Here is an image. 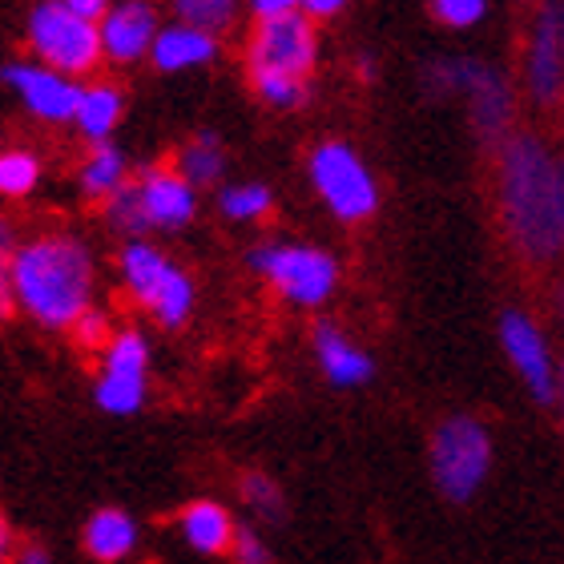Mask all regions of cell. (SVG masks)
<instances>
[{
	"mask_svg": "<svg viewBox=\"0 0 564 564\" xmlns=\"http://www.w3.org/2000/svg\"><path fill=\"white\" fill-rule=\"evenodd\" d=\"M496 206L520 259L544 267L564 254V153L517 130L496 150Z\"/></svg>",
	"mask_w": 564,
	"mask_h": 564,
	"instance_id": "cell-1",
	"label": "cell"
},
{
	"mask_svg": "<svg viewBox=\"0 0 564 564\" xmlns=\"http://www.w3.org/2000/svg\"><path fill=\"white\" fill-rule=\"evenodd\" d=\"M94 250L69 230L24 238L4 259V311H21L45 330H73L94 303Z\"/></svg>",
	"mask_w": 564,
	"mask_h": 564,
	"instance_id": "cell-2",
	"label": "cell"
},
{
	"mask_svg": "<svg viewBox=\"0 0 564 564\" xmlns=\"http://www.w3.org/2000/svg\"><path fill=\"white\" fill-rule=\"evenodd\" d=\"M420 85L427 97H464L471 130L484 145L500 150L512 138L517 121V94L505 69L480 57H435L420 69Z\"/></svg>",
	"mask_w": 564,
	"mask_h": 564,
	"instance_id": "cell-3",
	"label": "cell"
},
{
	"mask_svg": "<svg viewBox=\"0 0 564 564\" xmlns=\"http://www.w3.org/2000/svg\"><path fill=\"white\" fill-rule=\"evenodd\" d=\"M24 48L33 61L69 73L77 82H94V73L106 65L97 21H85L53 0H36L33 9L24 12Z\"/></svg>",
	"mask_w": 564,
	"mask_h": 564,
	"instance_id": "cell-4",
	"label": "cell"
},
{
	"mask_svg": "<svg viewBox=\"0 0 564 564\" xmlns=\"http://www.w3.org/2000/svg\"><path fill=\"white\" fill-rule=\"evenodd\" d=\"M247 267L259 274L282 303L315 311L339 286V259L311 242H259L250 247Z\"/></svg>",
	"mask_w": 564,
	"mask_h": 564,
	"instance_id": "cell-5",
	"label": "cell"
},
{
	"mask_svg": "<svg viewBox=\"0 0 564 564\" xmlns=\"http://www.w3.org/2000/svg\"><path fill=\"white\" fill-rule=\"evenodd\" d=\"M306 177L318 202L327 206L339 223L359 226L379 210V182L371 174V165L351 141L327 138L311 145L306 153Z\"/></svg>",
	"mask_w": 564,
	"mask_h": 564,
	"instance_id": "cell-6",
	"label": "cell"
},
{
	"mask_svg": "<svg viewBox=\"0 0 564 564\" xmlns=\"http://www.w3.org/2000/svg\"><path fill=\"white\" fill-rule=\"evenodd\" d=\"M118 274L121 286L133 303L145 306L165 330L186 327V318L194 315V279H189L177 262H170L162 250L138 238V242H126L118 254Z\"/></svg>",
	"mask_w": 564,
	"mask_h": 564,
	"instance_id": "cell-7",
	"label": "cell"
},
{
	"mask_svg": "<svg viewBox=\"0 0 564 564\" xmlns=\"http://www.w3.org/2000/svg\"><path fill=\"white\" fill-rule=\"evenodd\" d=\"M427 464L435 488L452 505H468L492 471V432L476 415H452L432 432Z\"/></svg>",
	"mask_w": 564,
	"mask_h": 564,
	"instance_id": "cell-8",
	"label": "cell"
},
{
	"mask_svg": "<svg viewBox=\"0 0 564 564\" xmlns=\"http://www.w3.org/2000/svg\"><path fill=\"white\" fill-rule=\"evenodd\" d=\"M247 77H291L311 82L323 57L318 24L303 12L282 21H259L247 36Z\"/></svg>",
	"mask_w": 564,
	"mask_h": 564,
	"instance_id": "cell-9",
	"label": "cell"
},
{
	"mask_svg": "<svg viewBox=\"0 0 564 564\" xmlns=\"http://www.w3.org/2000/svg\"><path fill=\"white\" fill-rule=\"evenodd\" d=\"M145 391H150V343L141 330L126 327L101 351L94 400L109 415H133L145 408Z\"/></svg>",
	"mask_w": 564,
	"mask_h": 564,
	"instance_id": "cell-10",
	"label": "cell"
},
{
	"mask_svg": "<svg viewBox=\"0 0 564 564\" xmlns=\"http://www.w3.org/2000/svg\"><path fill=\"white\" fill-rule=\"evenodd\" d=\"M496 335H500L508 364H512V371L520 376V383H524L532 400L544 403V408L556 403V395H561V367H556L553 347L544 339L541 323L524 315V311H505Z\"/></svg>",
	"mask_w": 564,
	"mask_h": 564,
	"instance_id": "cell-11",
	"label": "cell"
},
{
	"mask_svg": "<svg viewBox=\"0 0 564 564\" xmlns=\"http://www.w3.org/2000/svg\"><path fill=\"white\" fill-rule=\"evenodd\" d=\"M4 85H9L21 109L29 118L45 121V126H73L77 106H82L85 82L41 65V61H9L4 65Z\"/></svg>",
	"mask_w": 564,
	"mask_h": 564,
	"instance_id": "cell-12",
	"label": "cell"
},
{
	"mask_svg": "<svg viewBox=\"0 0 564 564\" xmlns=\"http://www.w3.org/2000/svg\"><path fill=\"white\" fill-rule=\"evenodd\" d=\"M520 77L524 94L536 109H561L564 106V53L561 33H556L553 0L541 4L524 33V53H520Z\"/></svg>",
	"mask_w": 564,
	"mask_h": 564,
	"instance_id": "cell-13",
	"label": "cell"
},
{
	"mask_svg": "<svg viewBox=\"0 0 564 564\" xmlns=\"http://www.w3.org/2000/svg\"><path fill=\"white\" fill-rule=\"evenodd\" d=\"M162 24L165 21L153 0H113V9L97 21L106 61L109 65H118V69H130V65L150 61Z\"/></svg>",
	"mask_w": 564,
	"mask_h": 564,
	"instance_id": "cell-14",
	"label": "cell"
},
{
	"mask_svg": "<svg viewBox=\"0 0 564 564\" xmlns=\"http://www.w3.org/2000/svg\"><path fill=\"white\" fill-rule=\"evenodd\" d=\"M141 202L150 214L153 230H186L198 214V186H189L177 174L174 162H153L138 174Z\"/></svg>",
	"mask_w": 564,
	"mask_h": 564,
	"instance_id": "cell-15",
	"label": "cell"
},
{
	"mask_svg": "<svg viewBox=\"0 0 564 564\" xmlns=\"http://www.w3.org/2000/svg\"><path fill=\"white\" fill-rule=\"evenodd\" d=\"M223 53V36L202 33V29H189V24L165 21L162 33H158V45L150 53V65L158 73H194L214 65Z\"/></svg>",
	"mask_w": 564,
	"mask_h": 564,
	"instance_id": "cell-16",
	"label": "cell"
},
{
	"mask_svg": "<svg viewBox=\"0 0 564 564\" xmlns=\"http://www.w3.org/2000/svg\"><path fill=\"white\" fill-rule=\"evenodd\" d=\"M311 347H315V359L323 367L330 388H364L376 376V364L364 347H355L347 335H343L335 323H315V335H311Z\"/></svg>",
	"mask_w": 564,
	"mask_h": 564,
	"instance_id": "cell-17",
	"label": "cell"
},
{
	"mask_svg": "<svg viewBox=\"0 0 564 564\" xmlns=\"http://www.w3.org/2000/svg\"><path fill=\"white\" fill-rule=\"evenodd\" d=\"M126 118V89L109 77H94L85 82L82 106H77V118H73V130L77 138L89 141V145H101V141H113V130Z\"/></svg>",
	"mask_w": 564,
	"mask_h": 564,
	"instance_id": "cell-18",
	"label": "cell"
},
{
	"mask_svg": "<svg viewBox=\"0 0 564 564\" xmlns=\"http://www.w3.org/2000/svg\"><path fill=\"white\" fill-rule=\"evenodd\" d=\"M130 158L121 145L113 141H101V145H89L85 158L77 162V189H82L85 202H94V206H106L118 189L130 186Z\"/></svg>",
	"mask_w": 564,
	"mask_h": 564,
	"instance_id": "cell-19",
	"label": "cell"
},
{
	"mask_svg": "<svg viewBox=\"0 0 564 564\" xmlns=\"http://www.w3.org/2000/svg\"><path fill=\"white\" fill-rule=\"evenodd\" d=\"M177 529H182V536H186V544L194 553H206V556L230 553L238 536L235 517L218 500H189L182 508V517H177Z\"/></svg>",
	"mask_w": 564,
	"mask_h": 564,
	"instance_id": "cell-20",
	"label": "cell"
},
{
	"mask_svg": "<svg viewBox=\"0 0 564 564\" xmlns=\"http://www.w3.org/2000/svg\"><path fill=\"white\" fill-rule=\"evenodd\" d=\"M82 544L97 564L126 561L138 549V520L130 512H121V508H101V512L85 520Z\"/></svg>",
	"mask_w": 564,
	"mask_h": 564,
	"instance_id": "cell-21",
	"label": "cell"
},
{
	"mask_svg": "<svg viewBox=\"0 0 564 564\" xmlns=\"http://www.w3.org/2000/svg\"><path fill=\"white\" fill-rule=\"evenodd\" d=\"M174 165L189 186H198V189H210V186L223 189L226 186L223 182L226 177V150H223V138H218L214 130L194 133V138L174 153Z\"/></svg>",
	"mask_w": 564,
	"mask_h": 564,
	"instance_id": "cell-22",
	"label": "cell"
},
{
	"mask_svg": "<svg viewBox=\"0 0 564 564\" xmlns=\"http://www.w3.org/2000/svg\"><path fill=\"white\" fill-rule=\"evenodd\" d=\"M170 21L202 29V33L226 36L238 24V17L247 12V0H162Z\"/></svg>",
	"mask_w": 564,
	"mask_h": 564,
	"instance_id": "cell-23",
	"label": "cell"
},
{
	"mask_svg": "<svg viewBox=\"0 0 564 564\" xmlns=\"http://www.w3.org/2000/svg\"><path fill=\"white\" fill-rule=\"evenodd\" d=\"M274 210V189L262 182H226L218 189V214L226 223H262Z\"/></svg>",
	"mask_w": 564,
	"mask_h": 564,
	"instance_id": "cell-24",
	"label": "cell"
},
{
	"mask_svg": "<svg viewBox=\"0 0 564 564\" xmlns=\"http://www.w3.org/2000/svg\"><path fill=\"white\" fill-rule=\"evenodd\" d=\"M101 218H106L109 230H118L126 242H138V238L150 235L153 223H150V214H145V202H141L138 177H133L126 189H118V194H113V198L101 206Z\"/></svg>",
	"mask_w": 564,
	"mask_h": 564,
	"instance_id": "cell-25",
	"label": "cell"
},
{
	"mask_svg": "<svg viewBox=\"0 0 564 564\" xmlns=\"http://www.w3.org/2000/svg\"><path fill=\"white\" fill-rule=\"evenodd\" d=\"M41 174H45V165H41V158L33 150L9 145L0 153V194L4 198H29L41 186Z\"/></svg>",
	"mask_w": 564,
	"mask_h": 564,
	"instance_id": "cell-26",
	"label": "cell"
},
{
	"mask_svg": "<svg viewBox=\"0 0 564 564\" xmlns=\"http://www.w3.org/2000/svg\"><path fill=\"white\" fill-rule=\"evenodd\" d=\"M238 492H242L247 508L262 520V524H282V517H286V500H282V488L267 476V471H242Z\"/></svg>",
	"mask_w": 564,
	"mask_h": 564,
	"instance_id": "cell-27",
	"label": "cell"
},
{
	"mask_svg": "<svg viewBox=\"0 0 564 564\" xmlns=\"http://www.w3.org/2000/svg\"><path fill=\"white\" fill-rule=\"evenodd\" d=\"M247 82L262 106L279 109V113L303 109L306 97H311V82H291V77H247Z\"/></svg>",
	"mask_w": 564,
	"mask_h": 564,
	"instance_id": "cell-28",
	"label": "cell"
},
{
	"mask_svg": "<svg viewBox=\"0 0 564 564\" xmlns=\"http://www.w3.org/2000/svg\"><path fill=\"white\" fill-rule=\"evenodd\" d=\"M427 9L444 29L464 33V29H476L488 17V0H427Z\"/></svg>",
	"mask_w": 564,
	"mask_h": 564,
	"instance_id": "cell-29",
	"label": "cell"
},
{
	"mask_svg": "<svg viewBox=\"0 0 564 564\" xmlns=\"http://www.w3.org/2000/svg\"><path fill=\"white\" fill-rule=\"evenodd\" d=\"M73 343L77 347H85V351H106L109 343H113V318H109V311H101V306H89L82 318H77V327L69 330Z\"/></svg>",
	"mask_w": 564,
	"mask_h": 564,
	"instance_id": "cell-30",
	"label": "cell"
},
{
	"mask_svg": "<svg viewBox=\"0 0 564 564\" xmlns=\"http://www.w3.org/2000/svg\"><path fill=\"white\" fill-rule=\"evenodd\" d=\"M230 564H274V553H271V544L262 541L259 529L238 524L235 549H230Z\"/></svg>",
	"mask_w": 564,
	"mask_h": 564,
	"instance_id": "cell-31",
	"label": "cell"
},
{
	"mask_svg": "<svg viewBox=\"0 0 564 564\" xmlns=\"http://www.w3.org/2000/svg\"><path fill=\"white\" fill-rule=\"evenodd\" d=\"M247 12L259 24V21H282V17H294V12L303 9H299V0H247Z\"/></svg>",
	"mask_w": 564,
	"mask_h": 564,
	"instance_id": "cell-32",
	"label": "cell"
},
{
	"mask_svg": "<svg viewBox=\"0 0 564 564\" xmlns=\"http://www.w3.org/2000/svg\"><path fill=\"white\" fill-rule=\"evenodd\" d=\"M351 0H299V9H303V17H311V21H335L343 9H347Z\"/></svg>",
	"mask_w": 564,
	"mask_h": 564,
	"instance_id": "cell-33",
	"label": "cell"
},
{
	"mask_svg": "<svg viewBox=\"0 0 564 564\" xmlns=\"http://www.w3.org/2000/svg\"><path fill=\"white\" fill-rule=\"evenodd\" d=\"M53 4L77 12V17H85V21H101V17L113 9V0H53Z\"/></svg>",
	"mask_w": 564,
	"mask_h": 564,
	"instance_id": "cell-34",
	"label": "cell"
},
{
	"mask_svg": "<svg viewBox=\"0 0 564 564\" xmlns=\"http://www.w3.org/2000/svg\"><path fill=\"white\" fill-rule=\"evenodd\" d=\"M12 564H53V556H48L41 544H24L21 553L12 556Z\"/></svg>",
	"mask_w": 564,
	"mask_h": 564,
	"instance_id": "cell-35",
	"label": "cell"
},
{
	"mask_svg": "<svg viewBox=\"0 0 564 564\" xmlns=\"http://www.w3.org/2000/svg\"><path fill=\"white\" fill-rule=\"evenodd\" d=\"M355 69H359V77H376L379 65H376V57H371V53H359V57H355Z\"/></svg>",
	"mask_w": 564,
	"mask_h": 564,
	"instance_id": "cell-36",
	"label": "cell"
},
{
	"mask_svg": "<svg viewBox=\"0 0 564 564\" xmlns=\"http://www.w3.org/2000/svg\"><path fill=\"white\" fill-rule=\"evenodd\" d=\"M553 12H556V33H561V53H564V0H553Z\"/></svg>",
	"mask_w": 564,
	"mask_h": 564,
	"instance_id": "cell-37",
	"label": "cell"
},
{
	"mask_svg": "<svg viewBox=\"0 0 564 564\" xmlns=\"http://www.w3.org/2000/svg\"><path fill=\"white\" fill-rule=\"evenodd\" d=\"M556 318H561V327H564V286L556 291Z\"/></svg>",
	"mask_w": 564,
	"mask_h": 564,
	"instance_id": "cell-38",
	"label": "cell"
},
{
	"mask_svg": "<svg viewBox=\"0 0 564 564\" xmlns=\"http://www.w3.org/2000/svg\"><path fill=\"white\" fill-rule=\"evenodd\" d=\"M556 403H561V423H564V364H561V395H556Z\"/></svg>",
	"mask_w": 564,
	"mask_h": 564,
	"instance_id": "cell-39",
	"label": "cell"
}]
</instances>
